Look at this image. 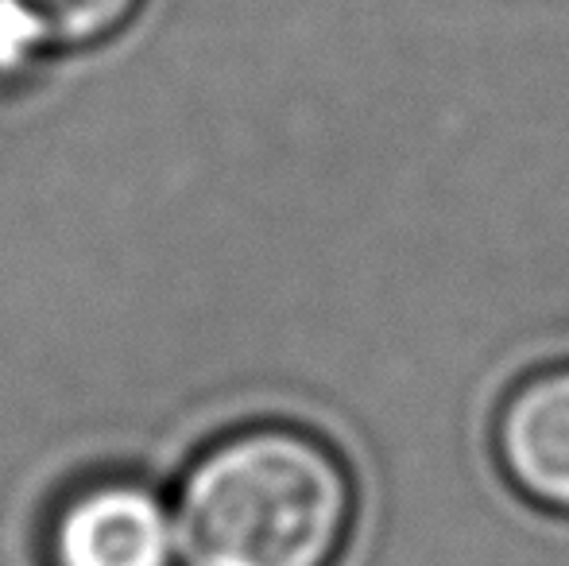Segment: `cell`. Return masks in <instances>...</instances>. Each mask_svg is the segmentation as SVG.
<instances>
[{"instance_id":"3957f363","label":"cell","mask_w":569,"mask_h":566,"mask_svg":"<svg viewBox=\"0 0 569 566\" xmlns=\"http://www.w3.org/2000/svg\"><path fill=\"white\" fill-rule=\"evenodd\" d=\"M500 454L527 497L569 508V369L542 373L511 396Z\"/></svg>"},{"instance_id":"7a4b0ae2","label":"cell","mask_w":569,"mask_h":566,"mask_svg":"<svg viewBox=\"0 0 569 566\" xmlns=\"http://www.w3.org/2000/svg\"><path fill=\"white\" fill-rule=\"evenodd\" d=\"M51 566H174V513L140 481H93L70 493L47 532Z\"/></svg>"},{"instance_id":"277c9868","label":"cell","mask_w":569,"mask_h":566,"mask_svg":"<svg viewBox=\"0 0 569 566\" xmlns=\"http://www.w3.org/2000/svg\"><path fill=\"white\" fill-rule=\"evenodd\" d=\"M143 0H0V75L47 51H78L117 36Z\"/></svg>"},{"instance_id":"6da1fadb","label":"cell","mask_w":569,"mask_h":566,"mask_svg":"<svg viewBox=\"0 0 569 566\" xmlns=\"http://www.w3.org/2000/svg\"><path fill=\"white\" fill-rule=\"evenodd\" d=\"M352 516L341 458L299 427L260 424L206 446L174 500L187 566H330Z\"/></svg>"}]
</instances>
